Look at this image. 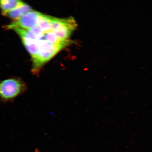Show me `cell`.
<instances>
[{"label": "cell", "instance_id": "5b68a950", "mask_svg": "<svg viewBox=\"0 0 152 152\" xmlns=\"http://www.w3.org/2000/svg\"><path fill=\"white\" fill-rule=\"evenodd\" d=\"M42 14L37 11L31 10L18 20L14 21L5 26L7 29H12L15 28H19L28 30L37 26Z\"/></svg>", "mask_w": 152, "mask_h": 152}, {"label": "cell", "instance_id": "52a82bcc", "mask_svg": "<svg viewBox=\"0 0 152 152\" xmlns=\"http://www.w3.org/2000/svg\"><path fill=\"white\" fill-rule=\"evenodd\" d=\"M24 3L18 0H1L0 1V9L2 14L4 15Z\"/></svg>", "mask_w": 152, "mask_h": 152}, {"label": "cell", "instance_id": "8fae6325", "mask_svg": "<svg viewBox=\"0 0 152 152\" xmlns=\"http://www.w3.org/2000/svg\"><path fill=\"white\" fill-rule=\"evenodd\" d=\"M35 152H39V151H38V150H36V151H35Z\"/></svg>", "mask_w": 152, "mask_h": 152}, {"label": "cell", "instance_id": "30bf717a", "mask_svg": "<svg viewBox=\"0 0 152 152\" xmlns=\"http://www.w3.org/2000/svg\"><path fill=\"white\" fill-rule=\"evenodd\" d=\"M28 30L31 32L38 39H42L44 37L45 33L37 26Z\"/></svg>", "mask_w": 152, "mask_h": 152}, {"label": "cell", "instance_id": "7a4b0ae2", "mask_svg": "<svg viewBox=\"0 0 152 152\" xmlns=\"http://www.w3.org/2000/svg\"><path fill=\"white\" fill-rule=\"evenodd\" d=\"M28 87L21 79L11 77L0 81V101L11 102L27 91Z\"/></svg>", "mask_w": 152, "mask_h": 152}, {"label": "cell", "instance_id": "277c9868", "mask_svg": "<svg viewBox=\"0 0 152 152\" xmlns=\"http://www.w3.org/2000/svg\"><path fill=\"white\" fill-rule=\"evenodd\" d=\"M12 30L20 36L26 50L31 56L32 60L33 59L39 51L40 39L28 30L19 28H15Z\"/></svg>", "mask_w": 152, "mask_h": 152}, {"label": "cell", "instance_id": "9c48e42d", "mask_svg": "<svg viewBox=\"0 0 152 152\" xmlns=\"http://www.w3.org/2000/svg\"><path fill=\"white\" fill-rule=\"evenodd\" d=\"M44 39L48 42L54 44H61L68 43L71 41L69 40L62 41L59 39L56 33L52 31L45 33Z\"/></svg>", "mask_w": 152, "mask_h": 152}, {"label": "cell", "instance_id": "ba28073f", "mask_svg": "<svg viewBox=\"0 0 152 152\" xmlns=\"http://www.w3.org/2000/svg\"><path fill=\"white\" fill-rule=\"evenodd\" d=\"M52 17L42 14L37 26L44 33L52 31Z\"/></svg>", "mask_w": 152, "mask_h": 152}, {"label": "cell", "instance_id": "3957f363", "mask_svg": "<svg viewBox=\"0 0 152 152\" xmlns=\"http://www.w3.org/2000/svg\"><path fill=\"white\" fill-rule=\"evenodd\" d=\"M52 31L62 41L68 39L77 28V25L73 17L65 18H52Z\"/></svg>", "mask_w": 152, "mask_h": 152}, {"label": "cell", "instance_id": "6da1fadb", "mask_svg": "<svg viewBox=\"0 0 152 152\" xmlns=\"http://www.w3.org/2000/svg\"><path fill=\"white\" fill-rule=\"evenodd\" d=\"M69 43L54 44L48 42L43 38L40 39L39 51L33 62L32 72L34 75L39 74V70L45 63L53 58L57 53Z\"/></svg>", "mask_w": 152, "mask_h": 152}, {"label": "cell", "instance_id": "8992f818", "mask_svg": "<svg viewBox=\"0 0 152 152\" xmlns=\"http://www.w3.org/2000/svg\"><path fill=\"white\" fill-rule=\"evenodd\" d=\"M31 10L32 9L31 7L24 3L20 6L16 7L4 15L15 21L18 20L26 13Z\"/></svg>", "mask_w": 152, "mask_h": 152}]
</instances>
